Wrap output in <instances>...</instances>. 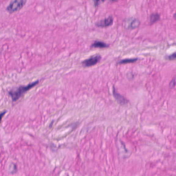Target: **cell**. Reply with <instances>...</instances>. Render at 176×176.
<instances>
[{"label": "cell", "mask_w": 176, "mask_h": 176, "mask_svg": "<svg viewBox=\"0 0 176 176\" xmlns=\"http://www.w3.org/2000/svg\"><path fill=\"white\" fill-rule=\"evenodd\" d=\"M38 82H39V80H37L36 81L33 82L26 86H20L15 89L10 90V91H9V93L10 96L12 97L13 101H16L17 100H18L21 97L24 95L25 92H27L31 88L35 86V85H36L38 84Z\"/></svg>", "instance_id": "6da1fadb"}, {"label": "cell", "mask_w": 176, "mask_h": 176, "mask_svg": "<svg viewBox=\"0 0 176 176\" xmlns=\"http://www.w3.org/2000/svg\"><path fill=\"white\" fill-rule=\"evenodd\" d=\"M127 27L129 28H135L140 25V22L136 19H128Z\"/></svg>", "instance_id": "8992f818"}, {"label": "cell", "mask_w": 176, "mask_h": 176, "mask_svg": "<svg viewBox=\"0 0 176 176\" xmlns=\"http://www.w3.org/2000/svg\"><path fill=\"white\" fill-rule=\"evenodd\" d=\"M113 95L115 98L116 99L118 103L121 105H126L128 103V101L126 98L117 93L116 90H115L114 87H113Z\"/></svg>", "instance_id": "5b68a950"}, {"label": "cell", "mask_w": 176, "mask_h": 176, "mask_svg": "<svg viewBox=\"0 0 176 176\" xmlns=\"http://www.w3.org/2000/svg\"><path fill=\"white\" fill-rule=\"evenodd\" d=\"M113 23V18L112 16H110L108 18L104 19L103 20H100L99 21L97 22L95 25L97 27L100 28H105L111 25Z\"/></svg>", "instance_id": "277c9868"}, {"label": "cell", "mask_w": 176, "mask_h": 176, "mask_svg": "<svg viewBox=\"0 0 176 176\" xmlns=\"http://www.w3.org/2000/svg\"><path fill=\"white\" fill-rule=\"evenodd\" d=\"M160 19V15L158 13H154L151 14L150 17V21L151 24L156 22Z\"/></svg>", "instance_id": "9c48e42d"}, {"label": "cell", "mask_w": 176, "mask_h": 176, "mask_svg": "<svg viewBox=\"0 0 176 176\" xmlns=\"http://www.w3.org/2000/svg\"><path fill=\"white\" fill-rule=\"evenodd\" d=\"M176 85V77L173 79L170 82V86L171 88H173Z\"/></svg>", "instance_id": "30bf717a"}, {"label": "cell", "mask_w": 176, "mask_h": 176, "mask_svg": "<svg viewBox=\"0 0 176 176\" xmlns=\"http://www.w3.org/2000/svg\"><path fill=\"white\" fill-rule=\"evenodd\" d=\"M168 58L170 60H174L176 58V52L173 53L171 55H170L168 57Z\"/></svg>", "instance_id": "8fae6325"}, {"label": "cell", "mask_w": 176, "mask_h": 176, "mask_svg": "<svg viewBox=\"0 0 176 176\" xmlns=\"http://www.w3.org/2000/svg\"><path fill=\"white\" fill-rule=\"evenodd\" d=\"M91 47L94 48H105L108 47V45L101 41H95L91 45Z\"/></svg>", "instance_id": "52a82bcc"}, {"label": "cell", "mask_w": 176, "mask_h": 176, "mask_svg": "<svg viewBox=\"0 0 176 176\" xmlns=\"http://www.w3.org/2000/svg\"><path fill=\"white\" fill-rule=\"evenodd\" d=\"M101 58V55L97 54V55H94L92 57H90V58L85 60L82 62L83 66L85 67H90L94 66L98 63L100 61Z\"/></svg>", "instance_id": "3957f363"}, {"label": "cell", "mask_w": 176, "mask_h": 176, "mask_svg": "<svg viewBox=\"0 0 176 176\" xmlns=\"http://www.w3.org/2000/svg\"><path fill=\"white\" fill-rule=\"evenodd\" d=\"M26 2V1L24 0H15L12 1L7 7V10L10 13H12L20 10L25 5Z\"/></svg>", "instance_id": "7a4b0ae2"}, {"label": "cell", "mask_w": 176, "mask_h": 176, "mask_svg": "<svg viewBox=\"0 0 176 176\" xmlns=\"http://www.w3.org/2000/svg\"><path fill=\"white\" fill-rule=\"evenodd\" d=\"M138 60L137 58H126V59H124V60H121L118 62V64H127L130 63H133V62H135L137 60Z\"/></svg>", "instance_id": "ba28073f"}]
</instances>
